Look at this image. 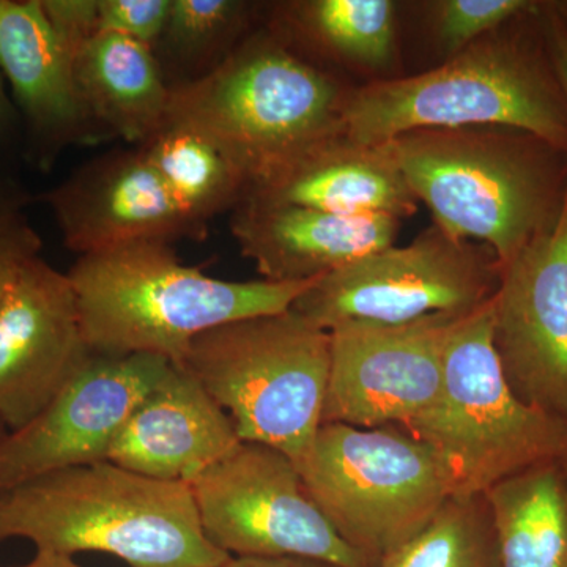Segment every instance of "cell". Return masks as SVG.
Segmentation results:
<instances>
[{
    "instance_id": "6da1fadb",
    "label": "cell",
    "mask_w": 567,
    "mask_h": 567,
    "mask_svg": "<svg viewBox=\"0 0 567 567\" xmlns=\"http://www.w3.org/2000/svg\"><path fill=\"white\" fill-rule=\"evenodd\" d=\"M37 551L114 555L132 567H224L205 536L192 487L110 461L47 473L0 494V543Z\"/></svg>"
},
{
    "instance_id": "7a4b0ae2",
    "label": "cell",
    "mask_w": 567,
    "mask_h": 567,
    "mask_svg": "<svg viewBox=\"0 0 567 567\" xmlns=\"http://www.w3.org/2000/svg\"><path fill=\"white\" fill-rule=\"evenodd\" d=\"M533 11L436 69L352 89L344 112L347 134L364 144H383L415 130L505 126L567 155L565 93L544 37L537 43L524 25Z\"/></svg>"
},
{
    "instance_id": "3957f363",
    "label": "cell",
    "mask_w": 567,
    "mask_h": 567,
    "mask_svg": "<svg viewBox=\"0 0 567 567\" xmlns=\"http://www.w3.org/2000/svg\"><path fill=\"white\" fill-rule=\"evenodd\" d=\"M435 226L488 246L502 267L557 224L566 153L505 126L415 130L390 141Z\"/></svg>"
},
{
    "instance_id": "277c9868",
    "label": "cell",
    "mask_w": 567,
    "mask_h": 567,
    "mask_svg": "<svg viewBox=\"0 0 567 567\" xmlns=\"http://www.w3.org/2000/svg\"><path fill=\"white\" fill-rule=\"evenodd\" d=\"M66 275L93 353L155 354L173 364L182 363L197 336L289 311L316 281H224L183 265L173 245L159 241L85 254Z\"/></svg>"
},
{
    "instance_id": "5b68a950",
    "label": "cell",
    "mask_w": 567,
    "mask_h": 567,
    "mask_svg": "<svg viewBox=\"0 0 567 567\" xmlns=\"http://www.w3.org/2000/svg\"><path fill=\"white\" fill-rule=\"evenodd\" d=\"M350 92L268 25L204 80L174 87L167 121L218 142L249 189L298 153L344 133Z\"/></svg>"
},
{
    "instance_id": "8992f818",
    "label": "cell",
    "mask_w": 567,
    "mask_h": 567,
    "mask_svg": "<svg viewBox=\"0 0 567 567\" xmlns=\"http://www.w3.org/2000/svg\"><path fill=\"white\" fill-rule=\"evenodd\" d=\"M330 333L292 309L197 336L182 365L226 410L241 442L298 461L323 424Z\"/></svg>"
},
{
    "instance_id": "52a82bcc",
    "label": "cell",
    "mask_w": 567,
    "mask_h": 567,
    "mask_svg": "<svg viewBox=\"0 0 567 567\" xmlns=\"http://www.w3.org/2000/svg\"><path fill=\"white\" fill-rule=\"evenodd\" d=\"M404 427L445 465L453 496L484 495L522 470L561 462L567 451L566 421L511 390L492 342V300L457 324L446 347L442 393Z\"/></svg>"
},
{
    "instance_id": "ba28073f",
    "label": "cell",
    "mask_w": 567,
    "mask_h": 567,
    "mask_svg": "<svg viewBox=\"0 0 567 567\" xmlns=\"http://www.w3.org/2000/svg\"><path fill=\"white\" fill-rule=\"evenodd\" d=\"M295 465L334 532L379 561L453 496L445 465L404 425L323 423Z\"/></svg>"
},
{
    "instance_id": "9c48e42d",
    "label": "cell",
    "mask_w": 567,
    "mask_h": 567,
    "mask_svg": "<svg viewBox=\"0 0 567 567\" xmlns=\"http://www.w3.org/2000/svg\"><path fill=\"white\" fill-rule=\"evenodd\" d=\"M499 276L502 265L488 246L432 224L404 248L388 246L316 279L290 309L324 331L346 322L472 315L492 300Z\"/></svg>"
},
{
    "instance_id": "30bf717a",
    "label": "cell",
    "mask_w": 567,
    "mask_h": 567,
    "mask_svg": "<svg viewBox=\"0 0 567 567\" xmlns=\"http://www.w3.org/2000/svg\"><path fill=\"white\" fill-rule=\"evenodd\" d=\"M207 539L233 558L306 557L379 567L342 539L308 495L292 458L241 442L189 484Z\"/></svg>"
},
{
    "instance_id": "8fae6325",
    "label": "cell",
    "mask_w": 567,
    "mask_h": 567,
    "mask_svg": "<svg viewBox=\"0 0 567 567\" xmlns=\"http://www.w3.org/2000/svg\"><path fill=\"white\" fill-rule=\"evenodd\" d=\"M466 316L331 328L323 423L374 429L424 415L442 393L447 342Z\"/></svg>"
},
{
    "instance_id": "7c38bea8",
    "label": "cell",
    "mask_w": 567,
    "mask_h": 567,
    "mask_svg": "<svg viewBox=\"0 0 567 567\" xmlns=\"http://www.w3.org/2000/svg\"><path fill=\"white\" fill-rule=\"evenodd\" d=\"M171 365L155 354L95 353L28 424L7 431L0 423V494L47 473L107 461L126 417Z\"/></svg>"
},
{
    "instance_id": "4fadbf2b",
    "label": "cell",
    "mask_w": 567,
    "mask_h": 567,
    "mask_svg": "<svg viewBox=\"0 0 567 567\" xmlns=\"http://www.w3.org/2000/svg\"><path fill=\"white\" fill-rule=\"evenodd\" d=\"M492 342L517 398L567 423V189L557 224L502 267Z\"/></svg>"
},
{
    "instance_id": "5bb4252c",
    "label": "cell",
    "mask_w": 567,
    "mask_h": 567,
    "mask_svg": "<svg viewBox=\"0 0 567 567\" xmlns=\"http://www.w3.org/2000/svg\"><path fill=\"white\" fill-rule=\"evenodd\" d=\"M93 354L69 275L33 257L0 305V423L28 424Z\"/></svg>"
},
{
    "instance_id": "9a60e30c",
    "label": "cell",
    "mask_w": 567,
    "mask_h": 567,
    "mask_svg": "<svg viewBox=\"0 0 567 567\" xmlns=\"http://www.w3.org/2000/svg\"><path fill=\"white\" fill-rule=\"evenodd\" d=\"M39 200L78 256L142 241H204L208 235V224L183 210L140 147L96 156Z\"/></svg>"
},
{
    "instance_id": "2e32d148",
    "label": "cell",
    "mask_w": 567,
    "mask_h": 567,
    "mask_svg": "<svg viewBox=\"0 0 567 567\" xmlns=\"http://www.w3.org/2000/svg\"><path fill=\"white\" fill-rule=\"evenodd\" d=\"M0 71L40 169H50L71 145L106 141L82 107L41 0H0Z\"/></svg>"
},
{
    "instance_id": "e0dca14e",
    "label": "cell",
    "mask_w": 567,
    "mask_h": 567,
    "mask_svg": "<svg viewBox=\"0 0 567 567\" xmlns=\"http://www.w3.org/2000/svg\"><path fill=\"white\" fill-rule=\"evenodd\" d=\"M240 443L226 410L173 364L126 417L107 461L151 480L189 486Z\"/></svg>"
},
{
    "instance_id": "ac0fdd59",
    "label": "cell",
    "mask_w": 567,
    "mask_h": 567,
    "mask_svg": "<svg viewBox=\"0 0 567 567\" xmlns=\"http://www.w3.org/2000/svg\"><path fill=\"white\" fill-rule=\"evenodd\" d=\"M401 223L388 215H336L245 199L230 216V233L264 279L303 282L393 246Z\"/></svg>"
},
{
    "instance_id": "d6986e66",
    "label": "cell",
    "mask_w": 567,
    "mask_h": 567,
    "mask_svg": "<svg viewBox=\"0 0 567 567\" xmlns=\"http://www.w3.org/2000/svg\"><path fill=\"white\" fill-rule=\"evenodd\" d=\"M245 199L336 215H388L401 221L420 205L391 142L364 144L347 132L317 142L252 183Z\"/></svg>"
},
{
    "instance_id": "ffe728a7",
    "label": "cell",
    "mask_w": 567,
    "mask_h": 567,
    "mask_svg": "<svg viewBox=\"0 0 567 567\" xmlns=\"http://www.w3.org/2000/svg\"><path fill=\"white\" fill-rule=\"evenodd\" d=\"M66 58L82 107L106 140L121 137L137 147L163 128L173 87L152 48L96 32Z\"/></svg>"
},
{
    "instance_id": "44dd1931",
    "label": "cell",
    "mask_w": 567,
    "mask_h": 567,
    "mask_svg": "<svg viewBox=\"0 0 567 567\" xmlns=\"http://www.w3.org/2000/svg\"><path fill=\"white\" fill-rule=\"evenodd\" d=\"M270 28L305 55L371 71L398 54V3L391 0H295L275 7Z\"/></svg>"
},
{
    "instance_id": "7402d4cb",
    "label": "cell",
    "mask_w": 567,
    "mask_h": 567,
    "mask_svg": "<svg viewBox=\"0 0 567 567\" xmlns=\"http://www.w3.org/2000/svg\"><path fill=\"white\" fill-rule=\"evenodd\" d=\"M499 567H567V476L543 462L486 492Z\"/></svg>"
},
{
    "instance_id": "603a6c76",
    "label": "cell",
    "mask_w": 567,
    "mask_h": 567,
    "mask_svg": "<svg viewBox=\"0 0 567 567\" xmlns=\"http://www.w3.org/2000/svg\"><path fill=\"white\" fill-rule=\"evenodd\" d=\"M178 205L197 221L234 212L244 203L248 181L213 137L186 123L167 121L137 145Z\"/></svg>"
},
{
    "instance_id": "cb8c5ba5",
    "label": "cell",
    "mask_w": 567,
    "mask_h": 567,
    "mask_svg": "<svg viewBox=\"0 0 567 567\" xmlns=\"http://www.w3.org/2000/svg\"><path fill=\"white\" fill-rule=\"evenodd\" d=\"M260 7L246 0H171L155 52L171 87L192 84L223 65L254 31Z\"/></svg>"
},
{
    "instance_id": "d4e9b609",
    "label": "cell",
    "mask_w": 567,
    "mask_h": 567,
    "mask_svg": "<svg viewBox=\"0 0 567 567\" xmlns=\"http://www.w3.org/2000/svg\"><path fill=\"white\" fill-rule=\"evenodd\" d=\"M379 567H499L486 494L447 498L424 528L380 558Z\"/></svg>"
},
{
    "instance_id": "484cf974",
    "label": "cell",
    "mask_w": 567,
    "mask_h": 567,
    "mask_svg": "<svg viewBox=\"0 0 567 567\" xmlns=\"http://www.w3.org/2000/svg\"><path fill=\"white\" fill-rule=\"evenodd\" d=\"M529 0H436L427 3L432 35L453 58L477 40L536 10Z\"/></svg>"
},
{
    "instance_id": "4316f807",
    "label": "cell",
    "mask_w": 567,
    "mask_h": 567,
    "mask_svg": "<svg viewBox=\"0 0 567 567\" xmlns=\"http://www.w3.org/2000/svg\"><path fill=\"white\" fill-rule=\"evenodd\" d=\"M171 0H96L99 32L117 33L155 50Z\"/></svg>"
},
{
    "instance_id": "83f0119b",
    "label": "cell",
    "mask_w": 567,
    "mask_h": 567,
    "mask_svg": "<svg viewBox=\"0 0 567 567\" xmlns=\"http://www.w3.org/2000/svg\"><path fill=\"white\" fill-rule=\"evenodd\" d=\"M41 6L65 54L99 32L96 0H41Z\"/></svg>"
},
{
    "instance_id": "f1b7e54d",
    "label": "cell",
    "mask_w": 567,
    "mask_h": 567,
    "mask_svg": "<svg viewBox=\"0 0 567 567\" xmlns=\"http://www.w3.org/2000/svg\"><path fill=\"white\" fill-rule=\"evenodd\" d=\"M41 238L29 221L0 234V305L11 284L33 257L40 256Z\"/></svg>"
},
{
    "instance_id": "f546056e",
    "label": "cell",
    "mask_w": 567,
    "mask_h": 567,
    "mask_svg": "<svg viewBox=\"0 0 567 567\" xmlns=\"http://www.w3.org/2000/svg\"><path fill=\"white\" fill-rule=\"evenodd\" d=\"M539 22L551 65L557 73L559 85L567 103V25L559 20L548 3H539Z\"/></svg>"
},
{
    "instance_id": "4dcf8cb0",
    "label": "cell",
    "mask_w": 567,
    "mask_h": 567,
    "mask_svg": "<svg viewBox=\"0 0 567 567\" xmlns=\"http://www.w3.org/2000/svg\"><path fill=\"white\" fill-rule=\"evenodd\" d=\"M29 203H31V197L22 192L20 186L0 181V234L9 233L20 224L28 221L24 207Z\"/></svg>"
},
{
    "instance_id": "1f68e13d",
    "label": "cell",
    "mask_w": 567,
    "mask_h": 567,
    "mask_svg": "<svg viewBox=\"0 0 567 567\" xmlns=\"http://www.w3.org/2000/svg\"><path fill=\"white\" fill-rule=\"evenodd\" d=\"M224 567H342L333 561L306 557L233 558Z\"/></svg>"
},
{
    "instance_id": "d6a6232c",
    "label": "cell",
    "mask_w": 567,
    "mask_h": 567,
    "mask_svg": "<svg viewBox=\"0 0 567 567\" xmlns=\"http://www.w3.org/2000/svg\"><path fill=\"white\" fill-rule=\"evenodd\" d=\"M18 121H20V115H18L13 102H11L6 87V80H3L2 71H0V145L9 142L10 137L13 136Z\"/></svg>"
},
{
    "instance_id": "836d02e7",
    "label": "cell",
    "mask_w": 567,
    "mask_h": 567,
    "mask_svg": "<svg viewBox=\"0 0 567 567\" xmlns=\"http://www.w3.org/2000/svg\"><path fill=\"white\" fill-rule=\"evenodd\" d=\"M14 567H82L70 555L55 554V551H37L35 557L28 565Z\"/></svg>"
},
{
    "instance_id": "e575fe53",
    "label": "cell",
    "mask_w": 567,
    "mask_h": 567,
    "mask_svg": "<svg viewBox=\"0 0 567 567\" xmlns=\"http://www.w3.org/2000/svg\"><path fill=\"white\" fill-rule=\"evenodd\" d=\"M548 7L558 14L559 20L567 25V0H557V2H547Z\"/></svg>"
},
{
    "instance_id": "d590c367",
    "label": "cell",
    "mask_w": 567,
    "mask_h": 567,
    "mask_svg": "<svg viewBox=\"0 0 567 567\" xmlns=\"http://www.w3.org/2000/svg\"><path fill=\"white\" fill-rule=\"evenodd\" d=\"M559 465L563 466V470H565V473H566V476H567V451H566V456L565 458H563L561 462H559Z\"/></svg>"
}]
</instances>
